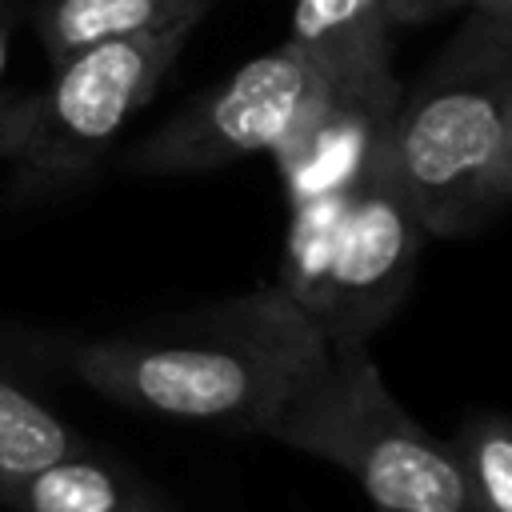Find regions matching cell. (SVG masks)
<instances>
[{
    "instance_id": "9c48e42d",
    "label": "cell",
    "mask_w": 512,
    "mask_h": 512,
    "mask_svg": "<svg viewBox=\"0 0 512 512\" xmlns=\"http://www.w3.org/2000/svg\"><path fill=\"white\" fill-rule=\"evenodd\" d=\"M384 0H296L288 44L316 76H352L388 68Z\"/></svg>"
},
{
    "instance_id": "7a4b0ae2",
    "label": "cell",
    "mask_w": 512,
    "mask_h": 512,
    "mask_svg": "<svg viewBox=\"0 0 512 512\" xmlns=\"http://www.w3.org/2000/svg\"><path fill=\"white\" fill-rule=\"evenodd\" d=\"M388 164L428 236L460 240L512 196V32L468 16L396 100Z\"/></svg>"
},
{
    "instance_id": "52a82bcc",
    "label": "cell",
    "mask_w": 512,
    "mask_h": 512,
    "mask_svg": "<svg viewBox=\"0 0 512 512\" xmlns=\"http://www.w3.org/2000/svg\"><path fill=\"white\" fill-rule=\"evenodd\" d=\"M400 84L388 68L320 76L308 108L272 148L288 208L344 196L388 164Z\"/></svg>"
},
{
    "instance_id": "8fae6325",
    "label": "cell",
    "mask_w": 512,
    "mask_h": 512,
    "mask_svg": "<svg viewBox=\"0 0 512 512\" xmlns=\"http://www.w3.org/2000/svg\"><path fill=\"white\" fill-rule=\"evenodd\" d=\"M76 452H88L84 436L16 380L0 376V488Z\"/></svg>"
},
{
    "instance_id": "8992f818",
    "label": "cell",
    "mask_w": 512,
    "mask_h": 512,
    "mask_svg": "<svg viewBox=\"0 0 512 512\" xmlns=\"http://www.w3.org/2000/svg\"><path fill=\"white\" fill-rule=\"evenodd\" d=\"M316 84L320 76L312 64L284 40L180 108L128 152L124 168L140 176H176L208 172L248 152H272L308 108Z\"/></svg>"
},
{
    "instance_id": "3957f363",
    "label": "cell",
    "mask_w": 512,
    "mask_h": 512,
    "mask_svg": "<svg viewBox=\"0 0 512 512\" xmlns=\"http://www.w3.org/2000/svg\"><path fill=\"white\" fill-rule=\"evenodd\" d=\"M432 236L400 192L392 164L344 196L288 208L280 288L328 348H364L400 308Z\"/></svg>"
},
{
    "instance_id": "5bb4252c",
    "label": "cell",
    "mask_w": 512,
    "mask_h": 512,
    "mask_svg": "<svg viewBox=\"0 0 512 512\" xmlns=\"http://www.w3.org/2000/svg\"><path fill=\"white\" fill-rule=\"evenodd\" d=\"M468 4H472L476 16H484L500 32H512V0H468Z\"/></svg>"
},
{
    "instance_id": "277c9868",
    "label": "cell",
    "mask_w": 512,
    "mask_h": 512,
    "mask_svg": "<svg viewBox=\"0 0 512 512\" xmlns=\"http://www.w3.org/2000/svg\"><path fill=\"white\" fill-rule=\"evenodd\" d=\"M340 464L380 512H468L456 456L392 396L368 348H340L264 432Z\"/></svg>"
},
{
    "instance_id": "30bf717a",
    "label": "cell",
    "mask_w": 512,
    "mask_h": 512,
    "mask_svg": "<svg viewBox=\"0 0 512 512\" xmlns=\"http://www.w3.org/2000/svg\"><path fill=\"white\" fill-rule=\"evenodd\" d=\"M212 0H44L36 12L40 44L52 68L100 40L196 28Z\"/></svg>"
},
{
    "instance_id": "9a60e30c",
    "label": "cell",
    "mask_w": 512,
    "mask_h": 512,
    "mask_svg": "<svg viewBox=\"0 0 512 512\" xmlns=\"http://www.w3.org/2000/svg\"><path fill=\"white\" fill-rule=\"evenodd\" d=\"M8 52H12V28L0 24V80H4V68H8Z\"/></svg>"
},
{
    "instance_id": "ba28073f",
    "label": "cell",
    "mask_w": 512,
    "mask_h": 512,
    "mask_svg": "<svg viewBox=\"0 0 512 512\" xmlns=\"http://www.w3.org/2000/svg\"><path fill=\"white\" fill-rule=\"evenodd\" d=\"M0 504L12 512H164V500L152 488L92 456V448L4 484Z\"/></svg>"
},
{
    "instance_id": "7c38bea8",
    "label": "cell",
    "mask_w": 512,
    "mask_h": 512,
    "mask_svg": "<svg viewBox=\"0 0 512 512\" xmlns=\"http://www.w3.org/2000/svg\"><path fill=\"white\" fill-rule=\"evenodd\" d=\"M452 456L468 512H512V428L504 416H476Z\"/></svg>"
},
{
    "instance_id": "6da1fadb",
    "label": "cell",
    "mask_w": 512,
    "mask_h": 512,
    "mask_svg": "<svg viewBox=\"0 0 512 512\" xmlns=\"http://www.w3.org/2000/svg\"><path fill=\"white\" fill-rule=\"evenodd\" d=\"M328 356L308 312L280 284H264L156 332L80 340L68 348V368L136 412L268 432Z\"/></svg>"
},
{
    "instance_id": "4fadbf2b",
    "label": "cell",
    "mask_w": 512,
    "mask_h": 512,
    "mask_svg": "<svg viewBox=\"0 0 512 512\" xmlns=\"http://www.w3.org/2000/svg\"><path fill=\"white\" fill-rule=\"evenodd\" d=\"M460 4H468V0H384V16H388V24H420V20L444 16Z\"/></svg>"
},
{
    "instance_id": "5b68a950",
    "label": "cell",
    "mask_w": 512,
    "mask_h": 512,
    "mask_svg": "<svg viewBox=\"0 0 512 512\" xmlns=\"http://www.w3.org/2000/svg\"><path fill=\"white\" fill-rule=\"evenodd\" d=\"M192 28L100 40L56 64L48 88L0 100V160L24 188L84 176L128 116L160 88Z\"/></svg>"
}]
</instances>
